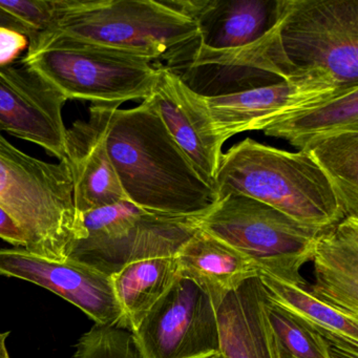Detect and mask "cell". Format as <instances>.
I'll list each match as a JSON object with an SVG mask.
<instances>
[{
  "label": "cell",
  "mask_w": 358,
  "mask_h": 358,
  "mask_svg": "<svg viewBox=\"0 0 358 358\" xmlns=\"http://www.w3.org/2000/svg\"><path fill=\"white\" fill-rule=\"evenodd\" d=\"M106 150L127 200L145 210L201 217L219 200L145 101L113 110Z\"/></svg>",
  "instance_id": "6da1fadb"
},
{
  "label": "cell",
  "mask_w": 358,
  "mask_h": 358,
  "mask_svg": "<svg viewBox=\"0 0 358 358\" xmlns=\"http://www.w3.org/2000/svg\"><path fill=\"white\" fill-rule=\"evenodd\" d=\"M45 32L140 56L178 76L201 43L196 22L163 0H64Z\"/></svg>",
  "instance_id": "7a4b0ae2"
},
{
  "label": "cell",
  "mask_w": 358,
  "mask_h": 358,
  "mask_svg": "<svg viewBox=\"0 0 358 358\" xmlns=\"http://www.w3.org/2000/svg\"><path fill=\"white\" fill-rule=\"evenodd\" d=\"M215 190L219 199L249 196L320 229L345 219L332 186L307 152L280 150L251 138L223 154Z\"/></svg>",
  "instance_id": "3957f363"
},
{
  "label": "cell",
  "mask_w": 358,
  "mask_h": 358,
  "mask_svg": "<svg viewBox=\"0 0 358 358\" xmlns=\"http://www.w3.org/2000/svg\"><path fill=\"white\" fill-rule=\"evenodd\" d=\"M0 207L27 238V250L64 261L83 229L66 161L45 162L10 143L0 131Z\"/></svg>",
  "instance_id": "277c9868"
},
{
  "label": "cell",
  "mask_w": 358,
  "mask_h": 358,
  "mask_svg": "<svg viewBox=\"0 0 358 358\" xmlns=\"http://www.w3.org/2000/svg\"><path fill=\"white\" fill-rule=\"evenodd\" d=\"M22 64L38 73L68 100L122 106L148 99L159 68L145 58L43 32L29 39Z\"/></svg>",
  "instance_id": "5b68a950"
},
{
  "label": "cell",
  "mask_w": 358,
  "mask_h": 358,
  "mask_svg": "<svg viewBox=\"0 0 358 358\" xmlns=\"http://www.w3.org/2000/svg\"><path fill=\"white\" fill-rule=\"evenodd\" d=\"M198 227L248 257L259 271L301 288V267L311 261L316 240L326 230L242 194L220 198L199 217Z\"/></svg>",
  "instance_id": "8992f818"
},
{
  "label": "cell",
  "mask_w": 358,
  "mask_h": 358,
  "mask_svg": "<svg viewBox=\"0 0 358 358\" xmlns=\"http://www.w3.org/2000/svg\"><path fill=\"white\" fill-rule=\"evenodd\" d=\"M274 29L297 74L358 85V0H278Z\"/></svg>",
  "instance_id": "52a82bcc"
},
{
  "label": "cell",
  "mask_w": 358,
  "mask_h": 358,
  "mask_svg": "<svg viewBox=\"0 0 358 358\" xmlns=\"http://www.w3.org/2000/svg\"><path fill=\"white\" fill-rule=\"evenodd\" d=\"M198 219L152 213L129 201L97 207L79 217L83 238L69 257L112 275L131 262L173 257L199 229Z\"/></svg>",
  "instance_id": "ba28073f"
},
{
  "label": "cell",
  "mask_w": 358,
  "mask_h": 358,
  "mask_svg": "<svg viewBox=\"0 0 358 358\" xmlns=\"http://www.w3.org/2000/svg\"><path fill=\"white\" fill-rule=\"evenodd\" d=\"M131 335L141 358H209L220 354L217 310L198 285L181 276Z\"/></svg>",
  "instance_id": "9c48e42d"
},
{
  "label": "cell",
  "mask_w": 358,
  "mask_h": 358,
  "mask_svg": "<svg viewBox=\"0 0 358 358\" xmlns=\"http://www.w3.org/2000/svg\"><path fill=\"white\" fill-rule=\"evenodd\" d=\"M274 26L255 43L238 49L215 51L200 45L180 78L204 97L234 95L285 81L311 78L291 68L278 45Z\"/></svg>",
  "instance_id": "30bf717a"
},
{
  "label": "cell",
  "mask_w": 358,
  "mask_h": 358,
  "mask_svg": "<svg viewBox=\"0 0 358 358\" xmlns=\"http://www.w3.org/2000/svg\"><path fill=\"white\" fill-rule=\"evenodd\" d=\"M0 275L38 285L85 312L96 324L123 329L112 275L75 259H49L24 248H0Z\"/></svg>",
  "instance_id": "8fae6325"
},
{
  "label": "cell",
  "mask_w": 358,
  "mask_h": 358,
  "mask_svg": "<svg viewBox=\"0 0 358 358\" xmlns=\"http://www.w3.org/2000/svg\"><path fill=\"white\" fill-rule=\"evenodd\" d=\"M69 100L38 73L16 62L0 66V131L66 161L64 106Z\"/></svg>",
  "instance_id": "7c38bea8"
},
{
  "label": "cell",
  "mask_w": 358,
  "mask_h": 358,
  "mask_svg": "<svg viewBox=\"0 0 358 358\" xmlns=\"http://www.w3.org/2000/svg\"><path fill=\"white\" fill-rule=\"evenodd\" d=\"M352 85L329 77L285 81L234 95L206 98L215 131L224 142L249 131L270 125L328 101Z\"/></svg>",
  "instance_id": "4fadbf2b"
},
{
  "label": "cell",
  "mask_w": 358,
  "mask_h": 358,
  "mask_svg": "<svg viewBox=\"0 0 358 358\" xmlns=\"http://www.w3.org/2000/svg\"><path fill=\"white\" fill-rule=\"evenodd\" d=\"M144 101L160 117L199 176L215 189L225 142L215 131L206 98L192 91L178 75L159 68L154 91Z\"/></svg>",
  "instance_id": "5bb4252c"
},
{
  "label": "cell",
  "mask_w": 358,
  "mask_h": 358,
  "mask_svg": "<svg viewBox=\"0 0 358 358\" xmlns=\"http://www.w3.org/2000/svg\"><path fill=\"white\" fill-rule=\"evenodd\" d=\"M118 108L120 106L92 104L89 119L75 121L66 131V162L78 220L92 209L129 201L106 150L108 123L113 110Z\"/></svg>",
  "instance_id": "9a60e30c"
},
{
  "label": "cell",
  "mask_w": 358,
  "mask_h": 358,
  "mask_svg": "<svg viewBox=\"0 0 358 358\" xmlns=\"http://www.w3.org/2000/svg\"><path fill=\"white\" fill-rule=\"evenodd\" d=\"M268 295L259 276L245 280L217 309L223 358H286L267 314Z\"/></svg>",
  "instance_id": "2e32d148"
},
{
  "label": "cell",
  "mask_w": 358,
  "mask_h": 358,
  "mask_svg": "<svg viewBox=\"0 0 358 358\" xmlns=\"http://www.w3.org/2000/svg\"><path fill=\"white\" fill-rule=\"evenodd\" d=\"M311 261L315 282L308 292L358 320V215L324 230L314 245Z\"/></svg>",
  "instance_id": "e0dca14e"
},
{
  "label": "cell",
  "mask_w": 358,
  "mask_h": 358,
  "mask_svg": "<svg viewBox=\"0 0 358 358\" xmlns=\"http://www.w3.org/2000/svg\"><path fill=\"white\" fill-rule=\"evenodd\" d=\"M175 257L179 275L198 285L215 310L245 280L259 276V268L248 257L201 229Z\"/></svg>",
  "instance_id": "ac0fdd59"
},
{
  "label": "cell",
  "mask_w": 358,
  "mask_h": 358,
  "mask_svg": "<svg viewBox=\"0 0 358 358\" xmlns=\"http://www.w3.org/2000/svg\"><path fill=\"white\" fill-rule=\"evenodd\" d=\"M278 0H205L196 18L201 45L238 49L255 43L276 24Z\"/></svg>",
  "instance_id": "d6986e66"
},
{
  "label": "cell",
  "mask_w": 358,
  "mask_h": 358,
  "mask_svg": "<svg viewBox=\"0 0 358 358\" xmlns=\"http://www.w3.org/2000/svg\"><path fill=\"white\" fill-rule=\"evenodd\" d=\"M179 276L175 255L131 262L112 274L115 294L122 310L123 329L133 332Z\"/></svg>",
  "instance_id": "ffe728a7"
},
{
  "label": "cell",
  "mask_w": 358,
  "mask_h": 358,
  "mask_svg": "<svg viewBox=\"0 0 358 358\" xmlns=\"http://www.w3.org/2000/svg\"><path fill=\"white\" fill-rule=\"evenodd\" d=\"M268 297L320 333L334 349L358 354V320L312 296L305 288L259 272Z\"/></svg>",
  "instance_id": "44dd1931"
},
{
  "label": "cell",
  "mask_w": 358,
  "mask_h": 358,
  "mask_svg": "<svg viewBox=\"0 0 358 358\" xmlns=\"http://www.w3.org/2000/svg\"><path fill=\"white\" fill-rule=\"evenodd\" d=\"M343 131H358V85L264 129L268 137L286 140L299 150L315 140Z\"/></svg>",
  "instance_id": "7402d4cb"
},
{
  "label": "cell",
  "mask_w": 358,
  "mask_h": 358,
  "mask_svg": "<svg viewBox=\"0 0 358 358\" xmlns=\"http://www.w3.org/2000/svg\"><path fill=\"white\" fill-rule=\"evenodd\" d=\"M301 150L326 176L345 217L358 215V131L320 138Z\"/></svg>",
  "instance_id": "603a6c76"
},
{
  "label": "cell",
  "mask_w": 358,
  "mask_h": 358,
  "mask_svg": "<svg viewBox=\"0 0 358 358\" xmlns=\"http://www.w3.org/2000/svg\"><path fill=\"white\" fill-rule=\"evenodd\" d=\"M267 314L286 358H331L330 343L320 333L269 297Z\"/></svg>",
  "instance_id": "cb8c5ba5"
},
{
  "label": "cell",
  "mask_w": 358,
  "mask_h": 358,
  "mask_svg": "<svg viewBox=\"0 0 358 358\" xmlns=\"http://www.w3.org/2000/svg\"><path fill=\"white\" fill-rule=\"evenodd\" d=\"M64 3V0H1L0 26L32 38L53 26Z\"/></svg>",
  "instance_id": "d4e9b609"
},
{
  "label": "cell",
  "mask_w": 358,
  "mask_h": 358,
  "mask_svg": "<svg viewBox=\"0 0 358 358\" xmlns=\"http://www.w3.org/2000/svg\"><path fill=\"white\" fill-rule=\"evenodd\" d=\"M73 358L141 357L129 331L94 324L79 339Z\"/></svg>",
  "instance_id": "484cf974"
},
{
  "label": "cell",
  "mask_w": 358,
  "mask_h": 358,
  "mask_svg": "<svg viewBox=\"0 0 358 358\" xmlns=\"http://www.w3.org/2000/svg\"><path fill=\"white\" fill-rule=\"evenodd\" d=\"M29 37L18 31L0 27V66L14 64L29 49Z\"/></svg>",
  "instance_id": "4316f807"
},
{
  "label": "cell",
  "mask_w": 358,
  "mask_h": 358,
  "mask_svg": "<svg viewBox=\"0 0 358 358\" xmlns=\"http://www.w3.org/2000/svg\"><path fill=\"white\" fill-rule=\"evenodd\" d=\"M0 238L15 248H27V238L12 217L0 207Z\"/></svg>",
  "instance_id": "83f0119b"
},
{
  "label": "cell",
  "mask_w": 358,
  "mask_h": 358,
  "mask_svg": "<svg viewBox=\"0 0 358 358\" xmlns=\"http://www.w3.org/2000/svg\"><path fill=\"white\" fill-rule=\"evenodd\" d=\"M10 332H0V358H11L7 347Z\"/></svg>",
  "instance_id": "f1b7e54d"
},
{
  "label": "cell",
  "mask_w": 358,
  "mask_h": 358,
  "mask_svg": "<svg viewBox=\"0 0 358 358\" xmlns=\"http://www.w3.org/2000/svg\"><path fill=\"white\" fill-rule=\"evenodd\" d=\"M209 358H223V357H222L221 354H217V355L213 356V357H209Z\"/></svg>",
  "instance_id": "f546056e"
}]
</instances>
